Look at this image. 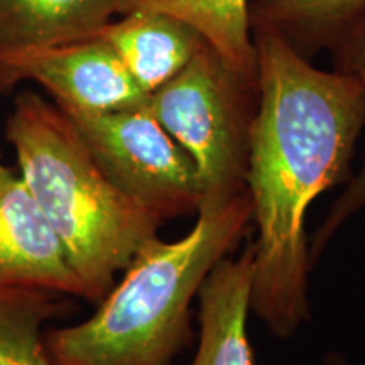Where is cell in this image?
Segmentation results:
<instances>
[{
    "label": "cell",
    "mask_w": 365,
    "mask_h": 365,
    "mask_svg": "<svg viewBox=\"0 0 365 365\" xmlns=\"http://www.w3.org/2000/svg\"><path fill=\"white\" fill-rule=\"evenodd\" d=\"M250 33L259 86L245 181L257 225L250 308L286 339L308 313V208L349 175L365 93L352 75L309 65L277 31Z\"/></svg>",
    "instance_id": "6da1fadb"
},
{
    "label": "cell",
    "mask_w": 365,
    "mask_h": 365,
    "mask_svg": "<svg viewBox=\"0 0 365 365\" xmlns=\"http://www.w3.org/2000/svg\"><path fill=\"white\" fill-rule=\"evenodd\" d=\"M250 220L244 191L223 205L200 207L182 239L148 242L93 317L43 333L49 359L54 365H173L191 339V301Z\"/></svg>",
    "instance_id": "7a4b0ae2"
},
{
    "label": "cell",
    "mask_w": 365,
    "mask_h": 365,
    "mask_svg": "<svg viewBox=\"0 0 365 365\" xmlns=\"http://www.w3.org/2000/svg\"><path fill=\"white\" fill-rule=\"evenodd\" d=\"M6 139L19 175L83 286L100 303L115 276L158 237L161 222L105 176L80 132L56 103L26 90L14 100Z\"/></svg>",
    "instance_id": "3957f363"
},
{
    "label": "cell",
    "mask_w": 365,
    "mask_h": 365,
    "mask_svg": "<svg viewBox=\"0 0 365 365\" xmlns=\"http://www.w3.org/2000/svg\"><path fill=\"white\" fill-rule=\"evenodd\" d=\"M257 80L237 73L210 44L180 75L148 95L145 108L195 163L202 205L247 191Z\"/></svg>",
    "instance_id": "277c9868"
},
{
    "label": "cell",
    "mask_w": 365,
    "mask_h": 365,
    "mask_svg": "<svg viewBox=\"0 0 365 365\" xmlns=\"http://www.w3.org/2000/svg\"><path fill=\"white\" fill-rule=\"evenodd\" d=\"M58 107L75 124L105 176L159 222L198 212L202 190L195 163L145 103L103 113Z\"/></svg>",
    "instance_id": "5b68a950"
},
{
    "label": "cell",
    "mask_w": 365,
    "mask_h": 365,
    "mask_svg": "<svg viewBox=\"0 0 365 365\" xmlns=\"http://www.w3.org/2000/svg\"><path fill=\"white\" fill-rule=\"evenodd\" d=\"M22 80L38 81L54 103L81 112L127 110L148 100L115 51L97 36L0 58V95Z\"/></svg>",
    "instance_id": "8992f818"
},
{
    "label": "cell",
    "mask_w": 365,
    "mask_h": 365,
    "mask_svg": "<svg viewBox=\"0 0 365 365\" xmlns=\"http://www.w3.org/2000/svg\"><path fill=\"white\" fill-rule=\"evenodd\" d=\"M0 286L85 298L61 240L29 186L0 161Z\"/></svg>",
    "instance_id": "52a82bcc"
},
{
    "label": "cell",
    "mask_w": 365,
    "mask_h": 365,
    "mask_svg": "<svg viewBox=\"0 0 365 365\" xmlns=\"http://www.w3.org/2000/svg\"><path fill=\"white\" fill-rule=\"evenodd\" d=\"M124 63L137 85L153 93L188 66L207 41L193 26L156 11H134L97 34Z\"/></svg>",
    "instance_id": "ba28073f"
},
{
    "label": "cell",
    "mask_w": 365,
    "mask_h": 365,
    "mask_svg": "<svg viewBox=\"0 0 365 365\" xmlns=\"http://www.w3.org/2000/svg\"><path fill=\"white\" fill-rule=\"evenodd\" d=\"M254 281V245L227 255L200 289V340L190 365H254L247 335Z\"/></svg>",
    "instance_id": "9c48e42d"
},
{
    "label": "cell",
    "mask_w": 365,
    "mask_h": 365,
    "mask_svg": "<svg viewBox=\"0 0 365 365\" xmlns=\"http://www.w3.org/2000/svg\"><path fill=\"white\" fill-rule=\"evenodd\" d=\"M115 14V0H0V58L95 38Z\"/></svg>",
    "instance_id": "30bf717a"
},
{
    "label": "cell",
    "mask_w": 365,
    "mask_h": 365,
    "mask_svg": "<svg viewBox=\"0 0 365 365\" xmlns=\"http://www.w3.org/2000/svg\"><path fill=\"white\" fill-rule=\"evenodd\" d=\"M249 0H115V14L156 11L193 26L237 73L257 80Z\"/></svg>",
    "instance_id": "8fae6325"
},
{
    "label": "cell",
    "mask_w": 365,
    "mask_h": 365,
    "mask_svg": "<svg viewBox=\"0 0 365 365\" xmlns=\"http://www.w3.org/2000/svg\"><path fill=\"white\" fill-rule=\"evenodd\" d=\"M365 12V0H254L249 26L274 29L303 58L328 49L339 34Z\"/></svg>",
    "instance_id": "7c38bea8"
},
{
    "label": "cell",
    "mask_w": 365,
    "mask_h": 365,
    "mask_svg": "<svg viewBox=\"0 0 365 365\" xmlns=\"http://www.w3.org/2000/svg\"><path fill=\"white\" fill-rule=\"evenodd\" d=\"M58 296L38 287L0 286V365H54L43 325L65 312Z\"/></svg>",
    "instance_id": "4fadbf2b"
},
{
    "label": "cell",
    "mask_w": 365,
    "mask_h": 365,
    "mask_svg": "<svg viewBox=\"0 0 365 365\" xmlns=\"http://www.w3.org/2000/svg\"><path fill=\"white\" fill-rule=\"evenodd\" d=\"M333 54L336 71L352 75L354 78L362 85L365 93V12L360 14L357 19H354L339 38L333 41L330 48ZM365 207V161L362 170L355 180L350 181L345 193L333 203L331 212L328 213L323 225L319 227L318 237L314 240V252H319L327 245L339 228L349 220L354 213Z\"/></svg>",
    "instance_id": "5bb4252c"
},
{
    "label": "cell",
    "mask_w": 365,
    "mask_h": 365,
    "mask_svg": "<svg viewBox=\"0 0 365 365\" xmlns=\"http://www.w3.org/2000/svg\"><path fill=\"white\" fill-rule=\"evenodd\" d=\"M325 365H349V362L344 357H340V355H328Z\"/></svg>",
    "instance_id": "9a60e30c"
}]
</instances>
